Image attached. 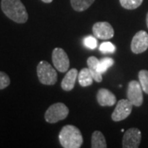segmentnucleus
Segmentation results:
<instances>
[{
	"label": "nucleus",
	"instance_id": "f257e3e1",
	"mask_svg": "<svg viewBox=\"0 0 148 148\" xmlns=\"http://www.w3.org/2000/svg\"><path fill=\"white\" fill-rule=\"evenodd\" d=\"M1 8L6 16L16 23L22 24L28 20L26 7L21 0H2Z\"/></svg>",
	"mask_w": 148,
	"mask_h": 148
},
{
	"label": "nucleus",
	"instance_id": "f03ea898",
	"mask_svg": "<svg viewBox=\"0 0 148 148\" xmlns=\"http://www.w3.org/2000/svg\"><path fill=\"white\" fill-rule=\"evenodd\" d=\"M58 138L64 148H79L83 143V138L80 130L73 125L63 127L59 132Z\"/></svg>",
	"mask_w": 148,
	"mask_h": 148
},
{
	"label": "nucleus",
	"instance_id": "7ed1b4c3",
	"mask_svg": "<svg viewBox=\"0 0 148 148\" xmlns=\"http://www.w3.org/2000/svg\"><path fill=\"white\" fill-rule=\"evenodd\" d=\"M37 76L40 83L47 86H52L57 82L58 74L53 66L48 63L47 61L42 60L37 66Z\"/></svg>",
	"mask_w": 148,
	"mask_h": 148
},
{
	"label": "nucleus",
	"instance_id": "20e7f679",
	"mask_svg": "<svg viewBox=\"0 0 148 148\" xmlns=\"http://www.w3.org/2000/svg\"><path fill=\"white\" fill-rule=\"evenodd\" d=\"M69 114V108L64 103H55L49 107L45 114V119L47 123H55L60 120H64Z\"/></svg>",
	"mask_w": 148,
	"mask_h": 148
},
{
	"label": "nucleus",
	"instance_id": "39448f33",
	"mask_svg": "<svg viewBox=\"0 0 148 148\" xmlns=\"http://www.w3.org/2000/svg\"><path fill=\"white\" fill-rule=\"evenodd\" d=\"M143 88L140 82L138 81H131L127 86V100L132 104V106L139 107L143 103Z\"/></svg>",
	"mask_w": 148,
	"mask_h": 148
},
{
	"label": "nucleus",
	"instance_id": "423d86ee",
	"mask_svg": "<svg viewBox=\"0 0 148 148\" xmlns=\"http://www.w3.org/2000/svg\"><path fill=\"white\" fill-rule=\"evenodd\" d=\"M52 61L55 69L60 73H66L69 69V56L62 48H55L52 52Z\"/></svg>",
	"mask_w": 148,
	"mask_h": 148
},
{
	"label": "nucleus",
	"instance_id": "0eeeda50",
	"mask_svg": "<svg viewBox=\"0 0 148 148\" xmlns=\"http://www.w3.org/2000/svg\"><path fill=\"white\" fill-rule=\"evenodd\" d=\"M132 110V104L127 99L120 100L117 103V106L114 112L112 113L111 118L113 121L119 122L127 119L130 115Z\"/></svg>",
	"mask_w": 148,
	"mask_h": 148
},
{
	"label": "nucleus",
	"instance_id": "6e6552de",
	"mask_svg": "<svg viewBox=\"0 0 148 148\" xmlns=\"http://www.w3.org/2000/svg\"><path fill=\"white\" fill-rule=\"evenodd\" d=\"M93 35L101 40H110L114 36V30L107 21L96 22L92 27Z\"/></svg>",
	"mask_w": 148,
	"mask_h": 148
},
{
	"label": "nucleus",
	"instance_id": "1a4fd4ad",
	"mask_svg": "<svg viewBox=\"0 0 148 148\" xmlns=\"http://www.w3.org/2000/svg\"><path fill=\"white\" fill-rule=\"evenodd\" d=\"M141 138L142 133L138 128L132 127L127 129L123 138V147L138 148L141 143Z\"/></svg>",
	"mask_w": 148,
	"mask_h": 148
},
{
	"label": "nucleus",
	"instance_id": "9d476101",
	"mask_svg": "<svg viewBox=\"0 0 148 148\" xmlns=\"http://www.w3.org/2000/svg\"><path fill=\"white\" fill-rule=\"evenodd\" d=\"M148 49V34L140 31L135 34L131 42V50L134 53H141Z\"/></svg>",
	"mask_w": 148,
	"mask_h": 148
},
{
	"label": "nucleus",
	"instance_id": "9b49d317",
	"mask_svg": "<svg viewBox=\"0 0 148 148\" xmlns=\"http://www.w3.org/2000/svg\"><path fill=\"white\" fill-rule=\"evenodd\" d=\"M96 99L98 104L101 106H113L116 103V96L106 88H101L98 90Z\"/></svg>",
	"mask_w": 148,
	"mask_h": 148
},
{
	"label": "nucleus",
	"instance_id": "f8f14e48",
	"mask_svg": "<svg viewBox=\"0 0 148 148\" xmlns=\"http://www.w3.org/2000/svg\"><path fill=\"white\" fill-rule=\"evenodd\" d=\"M78 73L79 72L76 69H72L68 71V73L65 75V77L61 82V87L63 90L70 91L73 89L76 80L78 77Z\"/></svg>",
	"mask_w": 148,
	"mask_h": 148
},
{
	"label": "nucleus",
	"instance_id": "ddd939ff",
	"mask_svg": "<svg viewBox=\"0 0 148 148\" xmlns=\"http://www.w3.org/2000/svg\"><path fill=\"white\" fill-rule=\"evenodd\" d=\"M99 59L94 57L90 56L87 59V65L88 69L90 70V73L93 77V79L95 80L96 82H102V74L98 72V64H99Z\"/></svg>",
	"mask_w": 148,
	"mask_h": 148
},
{
	"label": "nucleus",
	"instance_id": "4468645a",
	"mask_svg": "<svg viewBox=\"0 0 148 148\" xmlns=\"http://www.w3.org/2000/svg\"><path fill=\"white\" fill-rule=\"evenodd\" d=\"M93 80V77L88 68H84L78 73V82L82 86H89L92 84Z\"/></svg>",
	"mask_w": 148,
	"mask_h": 148
},
{
	"label": "nucleus",
	"instance_id": "2eb2a0df",
	"mask_svg": "<svg viewBox=\"0 0 148 148\" xmlns=\"http://www.w3.org/2000/svg\"><path fill=\"white\" fill-rule=\"evenodd\" d=\"M91 147L92 148H106V138L103 133L100 131H95L91 136Z\"/></svg>",
	"mask_w": 148,
	"mask_h": 148
},
{
	"label": "nucleus",
	"instance_id": "dca6fc26",
	"mask_svg": "<svg viewBox=\"0 0 148 148\" xmlns=\"http://www.w3.org/2000/svg\"><path fill=\"white\" fill-rule=\"evenodd\" d=\"M71 5L77 12H83L93 4L95 0H70Z\"/></svg>",
	"mask_w": 148,
	"mask_h": 148
},
{
	"label": "nucleus",
	"instance_id": "f3484780",
	"mask_svg": "<svg viewBox=\"0 0 148 148\" xmlns=\"http://www.w3.org/2000/svg\"><path fill=\"white\" fill-rule=\"evenodd\" d=\"M121 6L128 10L136 9L143 3V0H119Z\"/></svg>",
	"mask_w": 148,
	"mask_h": 148
},
{
	"label": "nucleus",
	"instance_id": "a211bd4d",
	"mask_svg": "<svg viewBox=\"0 0 148 148\" xmlns=\"http://www.w3.org/2000/svg\"><path fill=\"white\" fill-rule=\"evenodd\" d=\"M114 60L110 58H104L101 60L99 61L98 64V72L101 73V74L105 73L106 71L108 70L109 68H110L111 66H113L114 64Z\"/></svg>",
	"mask_w": 148,
	"mask_h": 148
},
{
	"label": "nucleus",
	"instance_id": "6ab92c4d",
	"mask_svg": "<svg viewBox=\"0 0 148 148\" xmlns=\"http://www.w3.org/2000/svg\"><path fill=\"white\" fill-rule=\"evenodd\" d=\"M139 82L142 86V88L144 92L148 94V71L141 70L138 73Z\"/></svg>",
	"mask_w": 148,
	"mask_h": 148
},
{
	"label": "nucleus",
	"instance_id": "aec40b11",
	"mask_svg": "<svg viewBox=\"0 0 148 148\" xmlns=\"http://www.w3.org/2000/svg\"><path fill=\"white\" fill-rule=\"evenodd\" d=\"M10 85V78L8 74L0 71V90L5 89Z\"/></svg>",
	"mask_w": 148,
	"mask_h": 148
},
{
	"label": "nucleus",
	"instance_id": "412c9836",
	"mask_svg": "<svg viewBox=\"0 0 148 148\" xmlns=\"http://www.w3.org/2000/svg\"><path fill=\"white\" fill-rule=\"evenodd\" d=\"M100 50L102 53H114L115 46L111 42H103L100 45Z\"/></svg>",
	"mask_w": 148,
	"mask_h": 148
},
{
	"label": "nucleus",
	"instance_id": "4be33fe9",
	"mask_svg": "<svg viewBox=\"0 0 148 148\" xmlns=\"http://www.w3.org/2000/svg\"><path fill=\"white\" fill-rule=\"evenodd\" d=\"M84 45L86 47L89 48L90 49H94L97 46V40L95 37L89 36L84 39Z\"/></svg>",
	"mask_w": 148,
	"mask_h": 148
},
{
	"label": "nucleus",
	"instance_id": "5701e85b",
	"mask_svg": "<svg viewBox=\"0 0 148 148\" xmlns=\"http://www.w3.org/2000/svg\"><path fill=\"white\" fill-rule=\"evenodd\" d=\"M42 2H44V3H51L53 0H41Z\"/></svg>",
	"mask_w": 148,
	"mask_h": 148
},
{
	"label": "nucleus",
	"instance_id": "b1692460",
	"mask_svg": "<svg viewBox=\"0 0 148 148\" xmlns=\"http://www.w3.org/2000/svg\"><path fill=\"white\" fill-rule=\"evenodd\" d=\"M147 27H148V12H147Z\"/></svg>",
	"mask_w": 148,
	"mask_h": 148
}]
</instances>
